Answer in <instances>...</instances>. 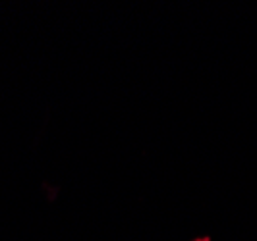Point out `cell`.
Returning <instances> with one entry per match:
<instances>
[{"label":"cell","instance_id":"6da1fadb","mask_svg":"<svg viewBox=\"0 0 257 241\" xmlns=\"http://www.w3.org/2000/svg\"><path fill=\"white\" fill-rule=\"evenodd\" d=\"M197 241H209V239H205V237H203V239H197Z\"/></svg>","mask_w":257,"mask_h":241}]
</instances>
